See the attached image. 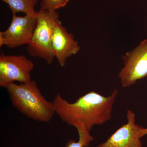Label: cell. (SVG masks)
Segmentation results:
<instances>
[{"label":"cell","instance_id":"1","mask_svg":"<svg viewBox=\"0 0 147 147\" xmlns=\"http://www.w3.org/2000/svg\"><path fill=\"white\" fill-rule=\"evenodd\" d=\"M118 93V90L115 89L106 97L93 91L73 103L57 94L53 100L55 113L62 121L74 127L77 131L90 132L95 125H102L111 119Z\"/></svg>","mask_w":147,"mask_h":147},{"label":"cell","instance_id":"2","mask_svg":"<svg viewBox=\"0 0 147 147\" xmlns=\"http://www.w3.org/2000/svg\"><path fill=\"white\" fill-rule=\"evenodd\" d=\"M14 108L33 120L48 122L56 114L53 102L46 100L35 81L12 83L6 88Z\"/></svg>","mask_w":147,"mask_h":147},{"label":"cell","instance_id":"3","mask_svg":"<svg viewBox=\"0 0 147 147\" xmlns=\"http://www.w3.org/2000/svg\"><path fill=\"white\" fill-rule=\"evenodd\" d=\"M57 11H50L40 8L37 11V22L30 41L27 47L30 56L43 59L48 64L54 61L53 47L54 28L59 20Z\"/></svg>","mask_w":147,"mask_h":147},{"label":"cell","instance_id":"4","mask_svg":"<svg viewBox=\"0 0 147 147\" xmlns=\"http://www.w3.org/2000/svg\"><path fill=\"white\" fill-rule=\"evenodd\" d=\"M37 22V11L21 17L12 13L10 25L0 32V47L6 45L11 49L28 45Z\"/></svg>","mask_w":147,"mask_h":147},{"label":"cell","instance_id":"5","mask_svg":"<svg viewBox=\"0 0 147 147\" xmlns=\"http://www.w3.org/2000/svg\"><path fill=\"white\" fill-rule=\"evenodd\" d=\"M33 62L23 55H0V86L6 88L16 82L26 83L32 80Z\"/></svg>","mask_w":147,"mask_h":147},{"label":"cell","instance_id":"6","mask_svg":"<svg viewBox=\"0 0 147 147\" xmlns=\"http://www.w3.org/2000/svg\"><path fill=\"white\" fill-rule=\"evenodd\" d=\"M122 58L124 66L118 76L123 87L130 86L147 77V39L134 50L127 53Z\"/></svg>","mask_w":147,"mask_h":147},{"label":"cell","instance_id":"7","mask_svg":"<svg viewBox=\"0 0 147 147\" xmlns=\"http://www.w3.org/2000/svg\"><path fill=\"white\" fill-rule=\"evenodd\" d=\"M127 122L116 130L108 139L96 147H143L139 136L143 127L136 123L133 111L127 112Z\"/></svg>","mask_w":147,"mask_h":147},{"label":"cell","instance_id":"8","mask_svg":"<svg viewBox=\"0 0 147 147\" xmlns=\"http://www.w3.org/2000/svg\"><path fill=\"white\" fill-rule=\"evenodd\" d=\"M53 47L55 57L62 67L65 66L67 58L76 55L81 49L73 35L67 31L60 20L54 28Z\"/></svg>","mask_w":147,"mask_h":147},{"label":"cell","instance_id":"9","mask_svg":"<svg viewBox=\"0 0 147 147\" xmlns=\"http://www.w3.org/2000/svg\"><path fill=\"white\" fill-rule=\"evenodd\" d=\"M8 5L12 13H25L26 14L36 13L35 7L38 0H1Z\"/></svg>","mask_w":147,"mask_h":147},{"label":"cell","instance_id":"10","mask_svg":"<svg viewBox=\"0 0 147 147\" xmlns=\"http://www.w3.org/2000/svg\"><path fill=\"white\" fill-rule=\"evenodd\" d=\"M69 0H42L40 2L41 9L48 11H56L64 7Z\"/></svg>","mask_w":147,"mask_h":147},{"label":"cell","instance_id":"11","mask_svg":"<svg viewBox=\"0 0 147 147\" xmlns=\"http://www.w3.org/2000/svg\"><path fill=\"white\" fill-rule=\"evenodd\" d=\"M65 147H86L84 142L79 140L76 142L74 140H69L67 142Z\"/></svg>","mask_w":147,"mask_h":147},{"label":"cell","instance_id":"12","mask_svg":"<svg viewBox=\"0 0 147 147\" xmlns=\"http://www.w3.org/2000/svg\"><path fill=\"white\" fill-rule=\"evenodd\" d=\"M147 135V128H144L143 127L140 130V133H139V136L141 138L145 135Z\"/></svg>","mask_w":147,"mask_h":147}]
</instances>
